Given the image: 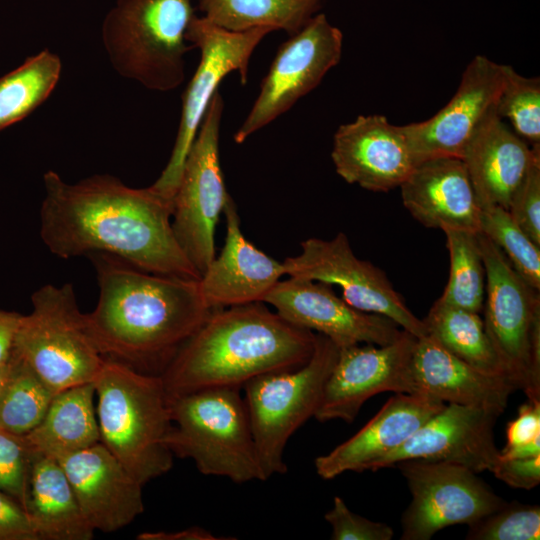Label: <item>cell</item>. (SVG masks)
Listing matches in <instances>:
<instances>
[{"label": "cell", "mask_w": 540, "mask_h": 540, "mask_svg": "<svg viewBox=\"0 0 540 540\" xmlns=\"http://www.w3.org/2000/svg\"><path fill=\"white\" fill-rule=\"evenodd\" d=\"M40 235L62 259L109 254L147 272L200 279L173 228V200L152 186L132 188L108 174L76 183L43 175Z\"/></svg>", "instance_id": "6da1fadb"}, {"label": "cell", "mask_w": 540, "mask_h": 540, "mask_svg": "<svg viewBox=\"0 0 540 540\" xmlns=\"http://www.w3.org/2000/svg\"><path fill=\"white\" fill-rule=\"evenodd\" d=\"M89 258L99 296L85 321L97 349L141 372L161 375L212 311L199 279L154 274L109 254Z\"/></svg>", "instance_id": "7a4b0ae2"}, {"label": "cell", "mask_w": 540, "mask_h": 540, "mask_svg": "<svg viewBox=\"0 0 540 540\" xmlns=\"http://www.w3.org/2000/svg\"><path fill=\"white\" fill-rule=\"evenodd\" d=\"M316 335L264 302L212 310L160 376L168 397L208 388L240 389L259 375L305 364Z\"/></svg>", "instance_id": "3957f363"}, {"label": "cell", "mask_w": 540, "mask_h": 540, "mask_svg": "<svg viewBox=\"0 0 540 540\" xmlns=\"http://www.w3.org/2000/svg\"><path fill=\"white\" fill-rule=\"evenodd\" d=\"M93 384L100 442L142 485L167 473L172 421L161 376L109 358Z\"/></svg>", "instance_id": "277c9868"}, {"label": "cell", "mask_w": 540, "mask_h": 540, "mask_svg": "<svg viewBox=\"0 0 540 540\" xmlns=\"http://www.w3.org/2000/svg\"><path fill=\"white\" fill-rule=\"evenodd\" d=\"M168 397V396H167ZM167 445L200 473L235 483L264 481L248 411L239 388L217 387L168 397Z\"/></svg>", "instance_id": "5b68a950"}, {"label": "cell", "mask_w": 540, "mask_h": 540, "mask_svg": "<svg viewBox=\"0 0 540 540\" xmlns=\"http://www.w3.org/2000/svg\"><path fill=\"white\" fill-rule=\"evenodd\" d=\"M190 0H117L102 25L113 68L147 89L168 92L185 79Z\"/></svg>", "instance_id": "8992f818"}, {"label": "cell", "mask_w": 540, "mask_h": 540, "mask_svg": "<svg viewBox=\"0 0 540 540\" xmlns=\"http://www.w3.org/2000/svg\"><path fill=\"white\" fill-rule=\"evenodd\" d=\"M339 347L316 335L315 348L303 365L259 375L246 382L245 404L264 480L287 472L283 459L290 437L314 417Z\"/></svg>", "instance_id": "52a82bcc"}, {"label": "cell", "mask_w": 540, "mask_h": 540, "mask_svg": "<svg viewBox=\"0 0 540 540\" xmlns=\"http://www.w3.org/2000/svg\"><path fill=\"white\" fill-rule=\"evenodd\" d=\"M485 266L484 328L505 378L540 401V295L487 236L478 232Z\"/></svg>", "instance_id": "ba28073f"}, {"label": "cell", "mask_w": 540, "mask_h": 540, "mask_svg": "<svg viewBox=\"0 0 540 540\" xmlns=\"http://www.w3.org/2000/svg\"><path fill=\"white\" fill-rule=\"evenodd\" d=\"M22 315L13 350L57 393L93 382L104 358L91 339L71 284L44 285Z\"/></svg>", "instance_id": "9c48e42d"}, {"label": "cell", "mask_w": 540, "mask_h": 540, "mask_svg": "<svg viewBox=\"0 0 540 540\" xmlns=\"http://www.w3.org/2000/svg\"><path fill=\"white\" fill-rule=\"evenodd\" d=\"M273 30L259 27L232 32L204 17L192 18L186 40L200 50L199 65L182 96V110L175 143L166 167L151 185L168 199L177 190L185 160L218 85L229 73H239L241 84L248 81L250 57L261 40Z\"/></svg>", "instance_id": "30bf717a"}, {"label": "cell", "mask_w": 540, "mask_h": 540, "mask_svg": "<svg viewBox=\"0 0 540 540\" xmlns=\"http://www.w3.org/2000/svg\"><path fill=\"white\" fill-rule=\"evenodd\" d=\"M224 101H210L184 163L173 197L172 228L188 259L202 275L215 257V230L230 197L219 160Z\"/></svg>", "instance_id": "8fae6325"}, {"label": "cell", "mask_w": 540, "mask_h": 540, "mask_svg": "<svg viewBox=\"0 0 540 540\" xmlns=\"http://www.w3.org/2000/svg\"><path fill=\"white\" fill-rule=\"evenodd\" d=\"M412 495L401 517L402 540H429L446 527L470 525L506 501L458 464L406 460L397 463Z\"/></svg>", "instance_id": "7c38bea8"}, {"label": "cell", "mask_w": 540, "mask_h": 540, "mask_svg": "<svg viewBox=\"0 0 540 540\" xmlns=\"http://www.w3.org/2000/svg\"><path fill=\"white\" fill-rule=\"evenodd\" d=\"M343 34L324 14H315L280 45L259 94L234 134L237 144L288 111L317 87L342 55Z\"/></svg>", "instance_id": "4fadbf2b"}, {"label": "cell", "mask_w": 540, "mask_h": 540, "mask_svg": "<svg viewBox=\"0 0 540 540\" xmlns=\"http://www.w3.org/2000/svg\"><path fill=\"white\" fill-rule=\"evenodd\" d=\"M282 263L287 276L337 285L356 309L385 316L417 338L428 335L423 320L410 311L385 273L357 258L343 232L330 240L306 239L300 253Z\"/></svg>", "instance_id": "5bb4252c"}, {"label": "cell", "mask_w": 540, "mask_h": 540, "mask_svg": "<svg viewBox=\"0 0 540 540\" xmlns=\"http://www.w3.org/2000/svg\"><path fill=\"white\" fill-rule=\"evenodd\" d=\"M417 337L402 330L387 345L339 348L314 417L320 421H354L363 404L382 392L416 393L412 360Z\"/></svg>", "instance_id": "9a60e30c"}, {"label": "cell", "mask_w": 540, "mask_h": 540, "mask_svg": "<svg viewBox=\"0 0 540 540\" xmlns=\"http://www.w3.org/2000/svg\"><path fill=\"white\" fill-rule=\"evenodd\" d=\"M332 285L304 278L279 280L264 298L288 322L328 337L339 348L387 345L402 333L391 319L348 304Z\"/></svg>", "instance_id": "2e32d148"}, {"label": "cell", "mask_w": 540, "mask_h": 540, "mask_svg": "<svg viewBox=\"0 0 540 540\" xmlns=\"http://www.w3.org/2000/svg\"><path fill=\"white\" fill-rule=\"evenodd\" d=\"M503 80L504 65L475 56L456 93L438 113L403 126L415 165L436 158L462 159L475 130L496 106Z\"/></svg>", "instance_id": "e0dca14e"}, {"label": "cell", "mask_w": 540, "mask_h": 540, "mask_svg": "<svg viewBox=\"0 0 540 540\" xmlns=\"http://www.w3.org/2000/svg\"><path fill=\"white\" fill-rule=\"evenodd\" d=\"M500 415L485 408L446 404L401 446L379 459L371 471L406 460H426L458 464L476 473L492 472L500 460L494 440Z\"/></svg>", "instance_id": "ac0fdd59"}, {"label": "cell", "mask_w": 540, "mask_h": 540, "mask_svg": "<svg viewBox=\"0 0 540 540\" xmlns=\"http://www.w3.org/2000/svg\"><path fill=\"white\" fill-rule=\"evenodd\" d=\"M331 158L347 183L374 192L400 187L416 166L403 126L383 115H360L339 126Z\"/></svg>", "instance_id": "d6986e66"}, {"label": "cell", "mask_w": 540, "mask_h": 540, "mask_svg": "<svg viewBox=\"0 0 540 540\" xmlns=\"http://www.w3.org/2000/svg\"><path fill=\"white\" fill-rule=\"evenodd\" d=\"M59 463L94 530H119L144 511L143 485L101 442L65 456Z\"/></svg>", "instance_id": "ffe728a7"}, {"label": "cell", "mask_w": 540, "mask_h": 540, "mask_svg": "<svg viewBox=\"0 0 540 540\" xmlns=\"http://www.w3.org/2000/svg\"><path fill=\"white\" fill-rule=\"evenodd\" d=\"M445 405L421 393H395L355 435L315 459L317 474L330 480L348 471L372 470Z\"/></svg>", "instance_id": "44dd1931"}, {"label": "cell", "mask_w": 540, "mask_h": 540, "mask_svg": "<svg viewBox=\"0 0 540 540\" xmlns=\"http://www.w3.org/2000/svg\"><path fill=\"white\" fill-rule=\"evenodd\" d=\"M223 213L226 217L225 243L199 279L201 296L210 310L264 302L266 295L285 275L283 263L244 237L231 196Z\"/></svg>", "instance_id": "7402d4cb"}, {"label": "cell", "mask_w": 540, "mask_h": 540, "mask_svg": "<svg viewBox=\"0 0 540 540\" xmlns=\"http://www.w3.org/2000/svg\"><path fill=\"white\" fill-rule=\"evenodd\" d=\"M399 188L404 207L425 227L480 232L481 206L462 159L423 161Z\"/></svg>", "instance_id": "603a6c76"}, {"label": "cell", "mask_w": 540, "mask_h": 540, "mask_svg": "<svg viewBox=\"0 0 540 540\" xmlns=\"http://www.w3.org/2000/svg\"><path fill=\"white\" fill-rule=\"evenodd\" d=\"M540 148H532L501 119L496 106L472 135L463 155L479 205L508 209Z\"/></svg>", "instance_id": "cb8c5ba5"}, {"label": "cell", "mask_w": 540, "mask_h": 540, "mask_svg": "<svg viewBox=\"0 0 540 540\" xmlns=\"http://www.w3.org/2000/svg\"><path fill=\"white\" fill-rule=\"evenodd\" d=\"M412 373L416 393L444 403L485 408L500 414L515 391L505 377L471 366L430 334L417 338Z\"/></svg>", "instance_id": "d4e9b609"}, {"label": "cell", "mask_w": 540, "mask_h": 540, "mask_svg": "<svg viewBox=\"0 0 540 540\" xmlns=\"http://www.w3.org/2000/svg\"><path fill=\"white\" fill-rule=\"evenodd\" d=\"M25 510L38 540H90L94 529L86 521L59 461L30 454Z\"/></svg>", "instance_id": "484cf974"}, {"label": "cell", "mask_w": 540, "mask_h": 540, "mask_svg": "<svg viewBox=\"0 0 540 540\" xmlns=\"http://www.w3.org/2000/svg\"><path fill=\"white\" fill-rule=\"evenodd\" d=\"M93 382L61 390L42 421L23 440L30 454L59 461L100 442Z\"/></svg>", "instance_id": "4316f807"}, {"label": "cell", "mask_w": 540, "mask_h": 540, "mask_svg": "<svg viewBox=\"0 0 540 540\" xmlns=\"http://www.w3.org/2000/svg\"><path fill=\"white\" fill-rule=\"evenodd\" d=\"M324 0H198L204 18L218 27L243 32L267 27L297 33Z\"/></svg>", "instance_id": "83f0119b"}, {"label": "cell", "mask_w": 540, "mask_h": 540, "mask_svg": "<svg viewBox=\"0 0 540 540\" xmlns=\"http://www.w3.org/2000/svg\"><path fill=\"white\" fill-rule=\"evenodd\" d=\"M422 320L428 334L449 352L483 372L505 377L479 313L437 299Z\"/></svg>", "instance_id": "f1b7e54d"}, {"label": "cell", "mask_w": 540, "mask_h": 540, "mask_svg": "<svg viewBox=\"0 0 540 540\" xmlns=\"http://www.w3.org/2000/svg\"><path fill=\"white\" fill-rule=\"evenodd\" d=\"M62 70L60 58L45 49L0 78V130L31 114L52 93Z\"/></svg>", "instance_id": "f546056e"}, {"label": "cell", "mask_w": 540, "mask_h": 540, "mask_svg": "<svg viewBox=\"0 0 540 540\" xmlns=\"http://www.w3.org/2000/svg\"><path fill=\"white\" fill-rule=\"evenodd\" d=\"M56 392L14 350L0 395V428L19 436L45 416Z\"/></svg>", "instance_id": "4dcf8cb0"}, {"label": "cell", "mask_w": 540, "mask_h": 540, "mask_svg": "<svg viewBox=\"0 0 540 540\" xmlns=\"http://www.w3.org/2000/svg\"><path fill=\"white\" fill-rule=\"evenodd\" d=\"M450 256L448 283L438 299L452 307L480 313L485 298V266L478 233L445 228Z\"/></svg>", "instance_id": "1f68e13d"}, {"label": "cell", "mask_w": 540, "mask_h": 540, "mask_svg": "<svg viewBox=\"0 0 540 540\" xmlns=\"http://www.w3.org/2000/svg\"><path fill=\"white\" fill-rule=\"evenodd\" d=\"M480 232L506 256L515 271L534 289L540 290V246L496 205L481 208Z\"/></svg>", "instance_id": "d6a6232c"}, {"label": "cell", "mask_w": 540, "mask_h": 540, "mask_svg": "<svg viewBox=\"0 0 540 540\" xmlns=\"http://www.w3.org/2000/svg\"><path fill=\"white\" fill-rule=\"evenodd\" d=\"M501 119H508L514 132L532 148H540V79L518 74L504 65V80L496 103Z\"/></svg>", "instance_id": "836d02e7"}, {"label": "cell", "mask_w": 540, "mask_h": 540, "mask_svg": "<svg viewBox=\"0 0 540 540\" xmlns=\"http://www.w3.org/2000/svg\"><path fill=\"white\" fill-rule=\"evenodd\" d=\"M468 527V540H538L540 507L506 501Z\"/></svg>", "instance_id": "e575fe53"}, {"label": "cell", "mask_w": 540, "mask_h": 540, "mask_svg": "<svg viewBox=\"0 0 540 540\" xmlns=\"http://www.w3.org/2000/svg\"><path fill=\"white\" fill-rule=\"evenodd\" d=\"M31 456L22 436L0 428V490L25 509Z\"/></svg>", "instance_id": "d590c367"}, {"label": "cell", "mask_w": 540, "mask_h": 540, "mask_svg": "<svg viewBox=\"0 0 540 540\" xmlns=\"http://www.w3.org/2000/svg\"><path fill=\"white\" fill-rule=\"evenodd\" d=\"M507 211L540 246V157L536 158L511 197Z\"/></svg>", "instance_id": "8d00e7d4"}, {"label": "cell", "mask_w": 540, "mask_h": 540, "mask_svg": "<svg viewBox=\"0 0 540 540\" xmlns=\"http://www.w3.org/2000/svg\"><path fill=\"white\" fill-rule=\"evenodd\" d=\"M332 528L333 540H391L393 529L385 523L375 522L352 512L344 500L333 499V507L325 514Z\"/></svg>", "instance_id": "74e56055"}, {"label": "cell", "mask_w": 540, "mask_h": 540, "mask_svg": "<svg viewBox=\"0 0 540 540\" xmlns=\"http://www.w3.org/2000/svg\"><path fill=\"white\" fill-rule=\"evenodd\" d=\"M0 540H38L27 511L1 490Z\"/></svg>", "instance_id": "f35d334b"}, {"label": "cell", "mask_w": 540, "mask_h": 540, "mask_svg": "<svg viewBox=\"0 0 540 540\" xmlns=\"http://www.w3.org/2000/svg\"><path fill=\"white\" fill-rule=\"evenodd\" d=\"M492 473L510 487L533 489L540 482V455L519 459H500Z\"/></svg>", "instance_id": "ab89813d"}, {"label": "cell", "mask_w": 540, "mask_h": 540, "mask_svg": "<svg viewBox=\"0 0 540 540\" xmlns=\"http://www.w3.org/2000/svg\"><path fill=\"white\" fill-rule=\"evenodd\" d=\"M506 437L504 448L519 446L540 437V401L528 400L519 407L517 417L507 424Z\"/></svg>", "instance_id": "60d3db41"}, {"label": "cell", "mask_w": 540, "mask_h": 540, "mask_svg": "<svg viewBox=\"0 0 540 540\" xmlns=\"http://www.w3.org/2000/svg\"><path fill=\"white\" fill-rule=\"evenodd\" d=\"M21 316L17 312L0 310V365L11 357Z\"/></svg>", "instance_id": "b9f144b4"}, {"label": "cell", "mask_w": 540, "mask_h": 540, "mask_svg": "<svg viewBox=\"0 0 540 540\" xmlns=\"http://www.w3.org/2000/svg\"><path fill=\"white\" fill-rule=\"evenodd\" d=\"M138 540H229L232 537H216L205 528L193 526L175 532H143L137 535Z\"/></svg>", "instance_id": "7bdbcfd3"}, {"label": "cell", "mask_w": 540, "mask_h": 540, "mask_svg": "<svg viewBox=\"0 0 540 540\" xmlns=\"http://www.w3.org/2000/svg\"><path fill=\"white\" fill-rule=\"evenodd\" d=\"M540 455V437L532 441L500 451L499 458L502 460L528 458Z\"/></svg>", "instance_id": "ee69618b"}, {"label": "cell", "mask_w": 540, "mask_h": 540, "mask_svg": "<svg viewBox=\"0 0 540 540\" xmlns=\"http://www.w3.org/2000/svg\"><path fill=\"white\" fill-rule=\"evenodd\" d=\"M8 370H9V360L5 364L0 365V395H1V391H2V388L4 386V383L8 374Z\"/></svg>", "instance_id": "f6af8a7d"}]
</instances>
